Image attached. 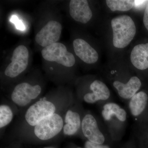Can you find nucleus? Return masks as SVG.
I'll return each instance as SVG.
<instances>
[{"instance_id":"2","label":"nucleus","mask_w":148,"mask_h":148,"mask_svg":"<svg viewBox=\"0 0 148 148\" xmlns=\"http://www.w3.org/2000/svg\"><path fill=\"white\" fill-rule=\"evenodd\" d=\"M81 134L87 140L98 144L112 140L102 119L90 112H85L82 123Z\"/></svg>"},{"instance_id":"22","label":"nucleus","mask_w":148,"mask_h":148,"mask_svg":"<svg viewBox=\"0 0 148 148\" xmlns=\"http://www.w3.org/2000/svg\"><path fill=\"white\" fill-rule=\"evenodd\" d=\"M147 137L148 138V134H147Z\"/></svg>"},{"instance_id":"16","label":"nucleus","mask_w":148,"mask_h":148,"mask_svg":"<svg viewBox=\"0 0 148 148\" xmlns=\"http://www.w3.org/2000/svg\"><path fill=\"white\" fill-rule=\"evenodd\" d=\"M106 2L112 11H127L135 5V1L132 0H107Z\"/></svg>"},{"instance_id":"11","label":"nucleus","mask_w":148,"mask_h":148,"mask_svg":"<svg viewBox=\"0 0 148 148\" xmlns=\"http://www.w3.org/2000/svg\"><path fill=\"white\" fill-rule=\"evenodd\" d=\"M62 29V25L58 21H49L38 32L35 40L44 47L57 42L60 39Z\"/></svg>"},{"instance_id":"10","label":"nucleus","mask_w":148,"mask_h":148,"mask_svg":"<svg viewBox=\"0 0 148 148\" xmlns=\"http://www.w3.org/2000/svg\"><path fill=\"white\" fill-rule=\"evenodd\" d=\"M89 90L80 98L81 101L89 104L102 103L112 101L110 91L106 84L100 80L95 79L90 83Z\"/></svg>"},{"instance_id":"21","label":"nucleus","mask_w":148,"mask_h":148,"mask_svg":"<svg viewBox=\"0 0 148 148\" xmlns=\"http://www.w3.org/2000/svg\"><path fill=\"white\" fill-rule=\"evenodd\" d=\"M76 148H81V147H77Z\"/></svg>"},{"instance_id":"7","label":"nucleus","mask_w":148,"mask_h":148,"mask_svg":"<svg viewBox=\"0 0 148 148\" xmlns=\"http://www.w3.org/2000/svg\"><path fill=\"white\" fill-rule=\"evenodd\" d=\"M42 88L38 84L32 85L29 83L22 82L16 85L11 95L12 101L20 108L29 106L40 95Z\"/></svg>"},{"instance_id":"19","label":"nucleus","mask_w":148,"mask_h":148,"mask_svg":"<svg viewBox=\"0 0 148 148\" xmlns=\"http://www.w3.org/2000/svg\"><path fill=\"white\" fill-rule=\"evenodd\" d=\"M143 23L145 25V27L148 31V3L147 6L144 13V17H143Z\"/></svg>"},{"instance_id":"6","label":"nucleus","mask_w":148,"mask_h":148,"mask_svg":"<svg viewBox=\"0 0 148 148\" xmlns=\"http://www.w3.org/2000/svg\"><path fill=\"white\" fill-rule=\"evenodd\" d=\"M56 111L55 103L46 99H41L29 106L24 118L27 124L34 127L41 121L56 113Z\"/></svg>"},{"instance_id":"15","label":"nucleus","mask_w":148,"mask_h":148,"mask_svg":"<svg viewBox=\"0 0 148 148\" xmlns=\"http://www.w3.org/2000/svg\"><path fill=\"white\" fill-rule=\"evenodd\" d=\"M130 60L133 66L138 70L148 68V43L136 45L130 54Z\"/></svg>"},{"instance_id":"20","label":"nucleus","mask_w":148,"mask_h":148,"mask_svg":"<svg viewBox=\"0 0 148 148\" xmlns=\"http://www.w3.org/2000/svg\"><path fill=\"white\" fill-rule=\"evenodd\" d=\"M44 148H55L53 147H45Z\"/></svg>"},{"instance_id":"1","label":"nucleus","mask_w":148,"mask_h":148,"mask_svg":"<svg viewBox=\"0 0 148 148\" xmlns=\"http://www.w3.org/2000/svg\"><path fill=\"white\" fill-rule=\"evenodd\" d=\"M101 119L108 130L112 140H118L124 135L127 126L126 110L112 101L98 105Z\"/></svg>"},{"instance_id":"4","label":"nucleus","mask_w":148,"mask_h":148,"mask_svg":"<svg viewBox=\"0 0 148 148\" xmlns=\"http://www.w3.org/2000/svg\"><path fill=\"white\" fill-rule=\"evenodd\" d=\"M64 119L57 113L41 121L34 127V134L38 139L46 141L52 139L63 131Z\"/></svg>"},{"instance_id":"8","label":"nucleus","mask_w":148,"mask_h":148,"mask_svg":"<svg viewBox=\"0 0 148 148\" xmlns=\"http://www.w3.org/2000/svg\"><path fill=\"white\" fill-rule=\"evenodd\" d=\"M41 53L46 61L56 62L65 67H71L75 62L73 54L69 52L66 46L61 43L57 42L46 47Z\"/></svg>"},{"instance_id":"3","label":"nucleus","mask_w":148,"mask_h":148,"mask_svg":"<svg viewBox=\"0 0 148 148\" xmlns=\"http://www.w3.org/2000/svg\"><path fill=\"white\" fill-rule=\"evenodd\" d=\"M115 47L124 48L132 41L136 32V26L130 16L122 15L116 16L111 21Z\"/></svg>"},{"instance_id":"18","label":"nucleus","mask_w":148,"mask_h":148,"mask_svg":"<svg viewBox=\"0 0 148 148\" xmlns=\"http://www.w3.org/2000/svg\"><path fill=\"white\" fill-rule=\"evenodd\" d=\"M84 148H110L108 145L104 144H98L92 143L87 140L84 144Z\"/></svg>"},{"instance_id":"5","label":"nucleus","mask_w":148,"mask_h":148,"mask_svg":"<svg viewBox=\"0 0 148 148\" xmlns=\"http://www.w3.org/2000/svg\"><path fill=\"white\" fill-rule=\"evenodd\" d=\"M84 113L81 101H73L65 114L63 129L64 135L72 136L81 134L82 123Z\"/></svg>"},{"instance_id":"14","label":"nucleus","mask_w":148,"mask_h":148,"mask_svg":"<svg viewBox=\"0 0 148 148\" xmlns=\"http://www.w3.org/2000/svg\"><path fill=\"white\" fill-rule=\"evenodd\" d=\"M73 45L76 55L85 63L92 64L98 61V52L84 40L76 39L74 40Z\"/></svg>"},{"instance_id":"17","label":"nucleus","mask_w":148,"mask_h":148,"mask_svg":"<svg viewBox=\"0 0 148 148\" xmlns=\"http://www.w3.org/2000/svg\"><path fill=\"white\" fill-rule=\"evenodd\" d=\"M14 117L13 111L7 104H1L0 106V128L1 129L10 124Z\"/></svg>"},{"instance_id":"13","label":"nucleus","mask_w":148,"mask_h":148,"mask_svg":"<svg viewBox=\"0 0 148 148\" xmlns=\"http://www.w3.org/2000/svg\"><path fill=\"white\" fill-rule=\"evenodd\" d=\"M69 12L73 19L82 24H86L92 18V12L86 0H71Z\"/></svg>"},{"instance_id":"12","label":"nucleus","mask_w":148,"mask_h":148,"mask_svg":"<svg viewBox=\"0 0 148 148\" xmlns=\"http://www.w3.org/2000/svg\"><path fill=\"white\" fill-rule=\"evenodd\" d=\"M126 103L130 114L136 122L137 125H139L147 108L148 94L144 91H138Z\"/></svg>"},{"instance_id":"9","label":"nucleus","mask_w":148,"mask_h":148,"mask_svg":"<svg viewBox=\"0 0 148 148\" xmlns=\"http://www.w3.org/2000/svg\"><path fill=\"white\" fill-rule=\"evenodd\" d=\"M29 59L27 48L23 45L18 46L13 51L11 62L5 70V75L11 78L18 77L27 69Z\"/></svg>"}]
</instances>
